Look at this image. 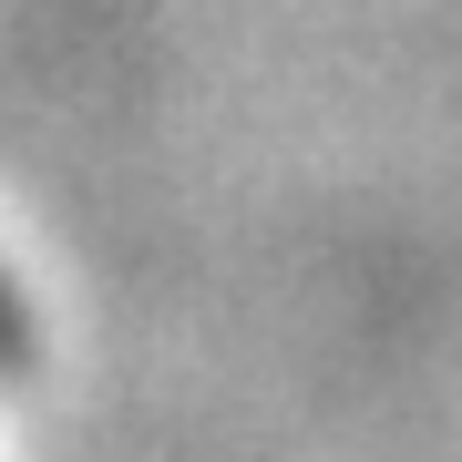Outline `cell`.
<instances>
[{"mask_svg":"<svg viewBox=\"0 0 462 462\" xmlns=\"http://www.w3.org/2000/svg\"><path fill=\"white\" fill-rule=\"evenodd\" d=\"M21 349V309H11V288H0V360Z\"/></svg>","mask_w":462,"mask_h":462,"instance_id":"1","label":"cell"}]
</instances>
